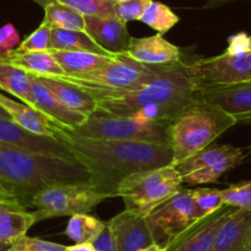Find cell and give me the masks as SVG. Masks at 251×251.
Segmentation results:
<instances>
[{"label":"cell","instance_id":"obj_22","mask_svg":"<svg viewBox=\"0 0 251 251\" xmlns=\"http://www.w3.org/2000/svg\"><path fill=\"white\" fill-rule=\"evenodd\" d=\"M0 62L11 64L32 75L63 76L66 72L48 52H24L15 50L0 55Z\"/></svg>","mask_w":251,"mask_h":251},{"label":"cell","instance_id":"obj_19","mask_svg":"<svg viewBox=\"0 0 251 251\" xmlns=\"http://www.w3.org/2000/svg\"><path fill=\"white\" fill-rule=\"evenodd\" d=\"M211 251H251V211L236 208L219 230Z\"/></svg>","mask_w":251,"mask_h":251},{"label":"cell","instance_id":"obj_44","mask_svg":"<svg viewBox=\"0 0 251 251\" xmlns=\"http://www.w3.org/2000/svg\"><path fill=\"white\" fill-rule=\"evenodd\" d=\"M0 251H9V245H5V244H0Z\"/></svg>","mask_w":251,"mask_h":251},{"label":"cell","instance_id":"obj_43","mask_svg":"<svg viewBox=\"0 0 251 251\" xmlns=\"http://www.w3.org/2000/svg\"><path fill=\"white\" fill-rule=\"evenodd\" d=\"M141 251H164V250H161V249L159 248L158 245H155V244H153V245L148 246V248L143 249V250H141Z\"/></svg>","mask_w":251,"mask_h":251},{"label":"cell","instance_id":"obj_6","mask_svg":"<svg viewBox=\"0 0 251 251\" xmlns=\"http://www.w3.org/2000/svg\"><path fill=\"white\" fill-rule=\"evenodd\" d=\"M72 133L90 138L144 142L170 147V125L134 116L94 113Z\"/></svg>","mask_w":251,"mask_h":251},{"label":"cell","instance_id":"obj_3","mask_svg":"<svg viewBox=\"0 0 251 251\" xmlns=\"http://www.w3.org/2000/svg\"><path fill=\"white\" fill-rule=\"evenodd\" d=\"M67 182H91V175L76 159L40 155L0 142V186L25 207L43 188Z\"/></svg>","mask_w":251,"mask_h":251},{"label":"cell","instance_id":"obj_35","mask_svg":"<svg viewBox=\"0 0 251 251\" xmlns=\"http://www.w3.org/2000/svg\"><path fill=\"white\" fill-rule=\"evenodd\" d=\"M153 0H128L126 3H115V14L120 20L128 21L141 20L142 15Z\"/></svg>","mask_w":251,"mask_h":251},{"label":"cell","instance_id":"obj_41","mask_svg":"<svg viewBox=\"0 0 251 251\" xmlns=\"http://www.w3.org/2000/svg\"><path fill=\"white\" fill-rule=\"evenodd\" d=\"M32 1H35V3L38 4V5L46 8V6H48V5H50V4L55 3V1H58V0H32Z\"/></svg>","mask_w":251,"mask_h":251},{"label":"cell","instance_id":"obj_28","mask_svg":"<svg viewBox=\"0 0 251 251\" xmlns=\"http://www.w3.org/2000/svg\"><path fill=\"white\" fill-rule=\"evenodd\" d=\"M106 226V222L88 213L74 214L68 221L64 234L75 244L93 243Z\"/></svg>","mask_w":251,"mask_h":251},{"label":"cell","instance_id":"obj_11","mask_svg":"<svg viewBox=\"0 0 251 251\" xmlns=\"http://www.w3.org/2000/svg\"><path fill=\"white\" fill-rule=\"evenodd\" d=\"M245 155L241 148L229 144L209 146L175 166L183 183L206 185L214 182L222 175L235 169L243 163Z\"/></svg>","mask_w":251,"mask_h":251},{"label":"cell","instance_id":"obj_48","mask_svg":"<svg viewBox=\"0 0 251 251\" xmlns=\"http://www.w3.org/2000/svg\"><path fill=\"white\" fill-rule=\"evenodd\" d=\"M250 155H251V147H250Z\"/></svg>","mask_w":251,"mask_h":251},{"label":"cell","instance_id":"obj_42","mask_svg":"<svg viewBox=\"0 0 251 251\" xmlns=\"http://www.w3.org/2000/svg\"><path fill=\"white\" fill-rule=\"evenodd\" d=\"M6 199H14V197L11 196L8 191H6L5 188H3L1 186H0V200H6Z\"/></svg>","mask_w":251,"mask_h":251},{"label":"cell","instance_id":"obj_20","mask_svg":"<svg viewBox=\"0 0 251 251\" xmlns=\"http://www.w3.org/2000/svg\"><path fill=\"white\" fill-rule=\"evenodd\" d=\"M38 223L33 212L14 199L0 200V244L10 245Z\"/></svg>","mask_w":251,"mask_h":251},{"label":"cell","instance_id":"obj_13","mask_svg":"<svg viewBox=\"0 0 251 251\" xmlns=\"http://www.w3.org/2000/svg\"><path fill=\"white\" fill-rule=\"evenodd\" d=\"M235 209L224 204L218 211L200 219L164 251H211L219 230Z\"/></svg>","mask_w":251,"mask_h":251},{"label":"cell","instance_id":"obj_31","mask_svg":"<svg viewBox=\"0 0 251 251\" xmlns=\"http://www.w3.org/2000/svg\"><path fill=\"white\" fill-rule=\"evenodd\" d=\"M192 199L202 218L218 211L224 206L222 190L209 187H199L192 190Z\"/></svg>","mask_w":251,"mask_h":251},{"label":"cell","instance_id":"obj_8","mask_svg":"<svg viewBox=\"0 0 251 251\" xmlns=\"http://www.w3.org/2000/svg\"><path fill=\"white\" fill-rule=\"evenodd\" d=\"M156 66H147L136 62L126 53H120L105 66L84 74H66L53 76L64 83H69L84 91L131 90L148 80L155 73Z\"/></svg>","mask_w":251,"mask_h":251},{"label":"cell","instance_id":"obj_27","mask_svg":"<svg viewBox=\"0 0 251 251\" xmlns=\"http://www.w3.org/2000/svg\"><path fill=\"white\" fill-rule=\"evenodd\" d=\"M43 23L47 24L50 28L86 32L85 16L59 1L46 6Z\"/></svg>","mask_w":251,"mask_h":251},{"label":"cell","instance_id":"obj_2","mask_svg":"<svg viewBox=\"0 0 251 251\" xmlns=\"http://www.w3.org/2000/svg\"><path fill=\"white\" fill-rule=\"evenodd\" d=\"M53 128L57 139L89 171L91 185L110 197H117L118 185L132 174L173 164V151L168 146L90 138L72 133L57 125Z\"/></svg>","mask_w":251,"mask_h":251},{"label":"cell","instance_id":"obj_7","mask_svg":"<svg viewBox=\"0 0 251 251\" xmlns=\"http://www.w3.org/2000/svg\"><path fill=\"white\" fill-rule=\"evenodd\" d=\"M108 195L101 194L91 182L57 183L38 191L31 200V207H35L37 222L55 217L89 213L105 200Z\"/></svg>","mask_w":251,"mask_h":251},{"label":"cell","instance_id":"obj_33","mask_svg":"<svg viewBox=\"0 0 251 251\" xmlns=\"http://www.w3.org/2000/svg\"><path fill=\"white\" fill-rule=\"evenodd\" d=\"M50 48V27L42 21L40 27L20 43L18 50L24 52H47Z\"/></svg>","mask_w":251,"mask_h":251},{"label":"cell","instance_id":"obj_36","mask_svg":"<svg viewBox=\"0 0 251 251\" xmlns=\"http://www.w3.org/2000/svg\"><path fill=\"white\" fill-rule=\"evenodd\" d=\"M20 43V35L13 24H5L0 27V55L18 48Z\"/></svg>","mask_w":251,"mask_h":251},{"label":"cell","instance_id":"obj_18","mask_svg":"<svg viewBox=\"0 0 251 251\" xmlns=\"http://www.w3.org/2000/svg\"><path fill=\"white\" fill-rule=\"evenodd\" d=\"M85 24L86 33L106 50L113 54L127 52L132 40L127 23L120 20L117 16H85Z\"/></svg>","mask_w":251,"mask_h":251},{"label":"cell","instance_id":"obj_1","mask_svg":"<svg viewBox=\"0 0 251 251\" xmlns=\"http://www.w3.org/2000/svg\"><path fill=\"white\" fill-rule=\"evenodd\" d=\"M188 62L181 59L156 66L155 73L131 90H89L96 100V113L134 116L171 125L187 108L200 102L199 91L192 85Z\"/></svg>","mask_w":251,"mask_h":251},{"label":"cell","instance_id":"obj_45","mask_svg":"<svg viewBox=\"0 0 251 251\" xmlns=\"http://www.w3.org/2000/svg\"><path fill=\"white\" fill-rule=\"evenodd\" d=\"M0 117H9L8 113H6L5 111H4L1 107H0ZM9 118H10V117H9Z\"/></svg>","mask_w":251,"mask_h":251},{"label":"cell","instance_id":"obj_37","mask_svg":"<svg viewBox=\"0 0 251 251\" xmlns=\"http://www.w3.org/2000/svg\"><path fill=\"white\" fill-rule=\"evenodd\" d=\"M249 50H251L250 38L245 32H239L228 38V48L226 50L228 54H240Z\"/></svg>","mask_w":251,"mask_h":251},{"label":"cell","instance_id":"obj_16","mask_svg":"<svg viewBox=\"0 0 251 251\" xmlns=\"http://www.w3.org/2000/svg\"><path fill=\"white\" fill-rule=\"evenodd\" d=\"M31 84H32L33 108L42 112L50 122L67 131L73 132L88 120V116L66 107L50 93V89L32 74H31Z\"/></svg>","mask_w":251,"mask_h":251},{"label":"cell","instance_id":"obj_9","mask_svg":"<svg viewBox=\"0 0 251 251\" xmlns=\"http://www.w3.org/2000/svg\"><path fill=\"white\" fill-rule=\"evenodd\" d=\"M146 219L154 244L165 250L202 217L192 199V190L182 187L151 209Z\"/></svg>","mask_w":251,"mask_h":251},{"label":"cell","instance_id":"obj_25","mask_svg":"<svg viewBox=\"0 0 251 251\" xmlns=\"http://www.w3.org/2000/svg\"><path fill=\"white\" fill-rule=\"evenodd\" d=\"M0 89L33 107L31 74L27 72L0 62Z\"/></svg>","mask_w":251,"mask_h":251},{"label":"cell","instance_id":"obj_38","mask_svg":"<svg viewBox=\"0 0 251 251\" xmlns=\"http://www.w3.org/2000/svg\"><path fill=\"white\" fill-rule=\"evenodd\" d=\"M96 251H116L115 250V243H113L112 233H111L110 226L106 223V226L103 230L101 231L100 235L91 243Z\"/></svg>","mask_w":251,"mask_h":251},{"label":"cell","instance_id":"obj_14","mask_svg":"<svg viewBox=\"0 0 251 251\" xmlns=\"http://www.w3.org/2000/svg\"><path fill=\"white\" fill-rule=\"evenodd\" d=\"M106 223L112 233L116 251H141L154 244L144 216L125 209Z\"/></svg>","mask_w":251,"mask_h":251},{"label":"cell","instance_id":"obj_47","mask_svg":"<svg viewBox=\"0 0 251 251\" xmlns=\"http://www.w3.org/2000/svg\"><path fill=\"white\" fill-rule=\"evenodd\" d=\"M249 38H250V50H251V36H249Z\"/></svg>","mask_w":251,"mask_h":251},{"label":"cell","instance_id":"obj_39","mask_svg":"<svg viewBox=\"0 0 251 251\" xmlns=\"http://www.w3.org/2000/svg\"><path fill=\"white\" fill-rule=\"evenodd\" d=\"M67 251H96L91 243L85 244H74L72 246H67Z\"/></svg>","mask_w":251,"mask_h":251},{"label":"cell","instance_id":"obj_34","mask_svg":"<svg viewBox=\"0 0 251 251\" xmlns=\"http://www.w3.org/2000/svg\"><path fill=\"white\" fill-rule=\"evenodd\" d=\"M9 251H67V246L23 235L9 245Z\"/></svg>","mask_w":251,"mask_h":251},{"label":"cell","instance_id":"obj_15","mask_svg":"<svg viewBox=\"0 0 251 251\" xmlns=\"http://www.w3.org/2000/svg\"><path fill=\"white\" fill-rule=\"evenodd\" d=\"M200 100L221 108L238 123H251V81L199 91Z\"/></svg>","mask_w":251,"mask_h":251},{"label":"cell","instance_id":"obj_46","mask_svg":"<svg viewBox=\"0 0 251 251\" xmlns=\"http://www.w3.org/2000/svg\"><path fill=\"white\" fill-rule=\"evenodd\" d=\"M116 4H122V3H126V1H128V0H113Z\"/></svg>","mask_w":251,"mask_h":251},{"label":"cell","instance_id":"obj_17","mask_svg":"<svg viewBox=\"0 0 251 251\" xmlns=\"http://www.w3.org/2000/svg\"><path fill=\"white\" fill-rule=\"evenodd\" d=\"M126 54L136 62L147 66H164L182 59V54L177 46L169 42L163 35L142 38L132 37Z\"/></svg>","mask_w":251,"mask_h":251},{"label":"cell","instance_id":"obj_26","mask_svg":"<svg viewBox=\"0 0 251 251\" xmlns=\"http://www.w3.org/2000/svg\"><path fill=\"white\" fill-rule=\"evenodd\" d=\"M50 45L53 50H79L101 55H113L105 48L96 43L86 32L69 31L62 28H50Z\"/></svg>","mask_w":251,"mask_h":251},{"label":"cell","instance_id":"obj_32","mask_svg":"<svg viewBox=\"0 0 251 251\" xmlns=\"http://www.w3.org/2000/svg\"><path fill=\"white\" fill-rule=\"evenodd\" d=\"M222 197L224 204L234 208L251 211V181L233 183L222 190Z\"/></svg>","mask_w":251,"mask_h":251},{"label":"cell","instance_id":"obj_10","mask_svg":"<svg viewBox=\"0 0 251 251\" xmlns=\"http://www.w3.org/2000/svg\"><path fill=\"white\" fill-rule=\"evenodd\" d=\"M188 74L197 91L251 81V50L240 54L222 53L188 63Z\"/></svg>","mask_w":251,"mask_h":251},{"label":"cell","instance_id":"obj_23","mask_svg":"<svg viewBox=\"0 0 251 251\" xmlns=\"http://www.w3.org/2000/svg\"><path fill=\"white\" fill-rule=\"evenodd\" d=\"M37 76L66 107L83 113L88 117L96 113V100L89 93L69 83L58 80L53 76Z\"/></svg>","mask_w":251,"mask_h":251},{"label":"cell","instance_id":"obj_40","mask_svg":"<svg viewBox=\"0 0 251 251\" xmlns=\"http://www.w3.org/2000/svg\"><path fill=\"white\" fill-rule=\"evenodd\" d=\"M229 1H234V0H209L207 6H217V5H221V4L229 3Z\"/></svg>","mask_w":251,"mask_h":251},{"label":"cell","instance_id":"obj_30","mask_svg":"<svg viewBox=\"0 0 251 251\" xmlns=\"http://www.w3.org/2000/svg\"><path fill=\"white\" fill-rule=\"evenodd\" d=\"M58 1L74 9L83 16H96V18L116 16L113 0H58Z\"/></svg>","mask_w":251,"mask_h":251},{"label":"cell","instance_id":"obj_5","mask_svg":"<svg viewBox=\"0 0 251 251\" xmlns=\"http://www.w3.org/2000/svg\"><path fill=\"white\" fill-rule=\"evenodd\" d=\"M183 187V181L175 165L139 171L123 178L117 197L125 202V209L147 217L151 209Z\"/></svg>","mask_w":251,"mask_h":251},{"label":"cell","instance_id":"obj_29","mask_svg":"<svg viewBox=\"0 0 251 251\" xmlns=\"http://www.w3.org/2000/svg\"><path fill=\"white\" fill-rule=\"evenodd\" d=\"M178 20V16L168 5L159 1H151L141 18L142 23L158 31L160 35L169 32Z\"/></svg>","mask_w":251,"mask_h":251},{"label":"cell","instance_id":"obj_4","mask_svg":"<svg viewBox=\"0 0 251 251\" xmlns=\"http://www.w3.org/2000/svg\"><path fill=\"white\" fill-rule=\"evenodd\" d=\"M235 125L236 121L230 115L209 103L200 101L187 108L170 125L173 165H177L208 148Z\"/></svg>","mask_w":251,"mask_h":251},{"label":"cell","instance_id":"obj_21","mask_svg":"<svg viewBox=\"0 0 251 251\" xmlns=\"http://www.w3.org/2000/svg\"><path fill=\"white\" fill-rule=\"evenodd\" d=\"M0 107L8 113V116L14 122L21 126L23 128L38 136L57 139L54 128H53L54 123L50 122L42 112L36 108L23 102H18L3 94H0Z\"/></svg>","mask_w":251,"mask_h":251},{"label":"cell","instance_id":"obj_12","mask_svg":"<svg viewBox=\"0 0 251 251\" xmlns=\"http://www.w3.org/2000/svg\"><path fill=\"white\" fill-rule=\"evenodd\" d=\"M0 142L40 155L74 159L59 139L32 133L9 117H0Z\"/></svg>","mask_w":251,"mask_h":251},{"label":"cell","instance_id":"obj_24","mask_svg":"<svg viewBox=\"0 0 251 251\" xmlns=\"http://www.w3.org/2000/svg\"><path fill=\"white\" fill-rule=\"evenodd\" d=\"M52 54L58 62L66 74L74 75V74H84L88 72L95 71L105 66L106 63L116 57L113 55H101L90 52H79V50H60L50 48L47 50Z\"/></svg>","mask_w":251,"mask_h":251}]
</instances>
